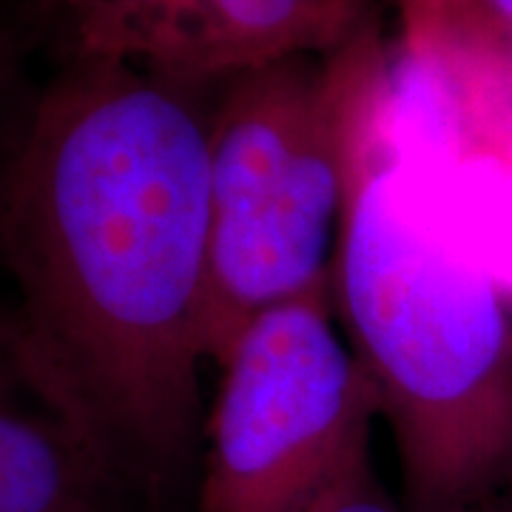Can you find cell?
I'll return each mask as SVG.
<instances>
[{"label":"cell","mask_w":512,"mask_h":512,"mask_svg":"<svg viewBox=\"0 0 512 512\" xmlns=\"http://www.w3.org/2000/svg\"><path fill=\"white\" fill-rule=\"evenodd\" d=\"M308 512H404V504H396L376 470L373 436L356 444L345 467Z\"/></svg>","instance_id":"9"},{"label":"cell","mask_w":512,"mask_h":512,"mask_svg":"<svg viewBox=\"0 0 512 512\" xmlns=\"http://www.w3.org/2000/svg\"><path fill=\"white\" fill-rule=\"evenodd\" d=\"M333 311L390 427L404 512H450L512 487L510 305L407 202L390 165H370L353 197Z\"/></svg>","instance_id":"2"},{"label":"cell","mask_w":512,"mask_h":512,"mask_svg":"<svg viewBox=\"0 0 512 512\" xmlns=\"http://www.w3.org/2000/svg\"><path fill=\"white\" fill-rule=\"evenodd\" d=\"M20 72L18 32L0 18V154L9 146L26 106L15 103V86Z\"/></svg>","instance_id":"10"},{"label":"cell","mask_w":512,"mask_h":512,"mask_svg":"<svg viewBox=\"0 0 512 512\" xmlns=\"http://www.w3.org/2000/svg\"><path fill=\"white\" fill-rule=\"evenodd\" d=\"M0 512H151L40 376L0 293Z\"/></svg>","instance_id":"5"},{"label":"cell","mask_w":512,"mask_h":512,"mask_svg":"<svg viewBox=\"0 0 512 512\" xmlns=\"http://www.w3.org/2000/svg\"><path fill=\"white\" fill-rule=\"evenodd\" d=\"M387 100L376 23L328 55L282 57L214 83L205 311L214 367L262 313L333 291L336 248Z\"/></svg>","instance_id":"3"},{"label":"cell","mask_w":512,"mask_h":512,"mask_svg":"<svg viewBox=\"0 0 512 512\" xmlns=\"http://www.w3.org/2000/svg\"><path fill=\"white\" fill-rule=\"evenodd\" d=\"M450 512H512V487L498 490L487 498H478L473 504H464V507H456Z\"/></svg>","instance_id":"11"},{"label":"cell","mask_w":512,"mask_h":512,"mask_svg":"<svg viewBox=\"0 0 512 512\" xmlns=\"http://www.w3.org/2000/svg\"><path fill=\"white\" fill-rule=\"evenodd\" d=\"M373 421L333 291L262 313L217 365L194 512H308Z\"/></svg>","instance_id":"4"},{"label":"cell","mask_w":512,"mask_h":512,"mask_svg":"<svg viewBox=\"0 0 512 512\" xmlns=\"http://www.w3.org/2000/svg\"><path fill=\"white\" fill-rule=\"evenodd\" d=\"M63 60L103 57L160 72L174 0H46Z\"/></svg>","instance_id":"8"},{"label":"cell","mask_w":512,"mask_h":512,"mask_svg":"<svg viewBox=\"0 0 512 512\" xmlns=\"http://www.w3.org/2000/svg\"><path fill=\"white\" fill-rule=\"evenodd\" d=\"M373 0H174L163 74L217 83L291 55H328L373 23Z\"/></svg>","instance_id":"6"},{"label":"cell","mask_w":512,"mask_h":512,"mask_svg":"<svg viewBox=\"0 0 512 512\" xmlns=\"http://www.w3.org/2000/svg\"><path fill=\"white\" fill-rule=\"evenodd\" d=\"M211 94L72 57L0 154L3 296L40 376L151 512L197 481Z\"/></svg>","instance_id":"1"},{"label":"cell","mask_w":512,"mask_h":512,"mask_svg":"<svg viewBox=\"0 0 512 512\" xmlns=\"http://www.w3.org/2000/svg\"><path fill=\"white\" fill-rule=\"evenodd\" d=\"M404 46L512 151V0H404Z\"/></svg>","instance_id":"7"}]
</instances>
